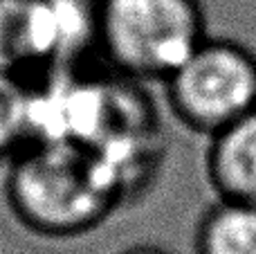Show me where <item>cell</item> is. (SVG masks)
<instances>
[{"instance_id": "cell-1", "label": "cell", "mask_w": 256, "mask_h": 254, "mask_svg": "<svg viewBox=\"0 0 256 254\" xmlns=\"http://www.w3.org/2000/svg\"><path fill=\"white\" fill-rule=\"evenodd\" d=\"M7 202L27 230L66 238L90 232L120 202L112 164L94 144L34 140L9 160Z\"/></svg>"}, {"instance_id": "cell-2", "label": "cell", "mask_w": 256, "mask_h": 254, "mask_svg": "<svg viewBox=\"0 0 256 254\" xmlns=\"http://www.w3.org/2000/svg\"><path fill=\"white\" fill-rule=\"evenodd\" d=\"M200 0H97L94 52L115 74L162 84L207 36Z\"/></svg>"}, {"instance_id": "cell-3", "label": "cell", "mask_w": 256, "mask_h": 254, "mask_svg": "<svg viewBox=\"0 0 256 254\" xmlns=\"http://www.w3.org/2000/svg\"><path fill=\"white\" fill-rule=\"evenodd\" d=\"M162 88L171 115L209 140L256 106V54L234 38L207 34Z\"/></svg>"}, {"instance_id": "cell-4", "label": "cell", "mask_w": 256, "mask_h": 254, "mask_svg": "<svg viewBox=\"0 0 256 254\" xmlns=\"http://www.w3.org/2000/svg\"><path fill=\"white\" fill-rule=\"evenodd\" d=\"M204 176L216 198L256 205V106L207 140Z\"/></svg>"}, {"instance_id": "cell-5", "label": "cell", "mask_w": 256, "mask_h": 254, "mask_svg": "<svg viewBox=\"0 0 256 254\" xmlns=\"http://www.w3.org/2000/svg\"><path fill=\"white\" fill-rule=\"evenodd\" d=\"M194 254H256V205L216 198L194 230Z\"/></svg>"}, {"instance_id": "cell-6", "label": "cell", "mask_w": 256, "mask_h": 254, "mask_svg": "<svg viewBox=\"0 0 256 254\" xmlns=\"http://www.w3.org/2000/svg\"><path fill=\"white\" fill-rule=\"evenodd\" d=\"M34 140V84L0 70V160Z\"/></svg>"}, {"instance_id": "cell-7", "label": "cell", "mask_w": 256, "mask_h": 254, "mask_svg": "<svg viewBox=\"0 0 256 254\" xmlns=\"http://www.w3.org/2000/svg\"><path fill=\"white\" fill-rule=\"evenodd\" d=\"M117 254H171V252L160 246H150V243H137V246L124 248V250H120Z\"/></svg>"}]
</instances>
